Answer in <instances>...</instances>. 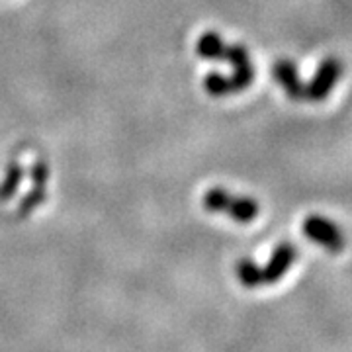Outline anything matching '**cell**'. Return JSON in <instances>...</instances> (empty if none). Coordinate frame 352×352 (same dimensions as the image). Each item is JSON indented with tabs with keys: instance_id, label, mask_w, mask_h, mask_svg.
I'll use <instances>...</instances> for the list:
<instances>
[{
	"instance_id": "2",
	"label": "cell",
	"mask_w": 352,
	"mask_h": 352,
	"mask_svg": "<svg viewBox=\"0 0 352 352\" xmlns=\"http://www.w3.org/2000/svg\"><path fill=\"white\" fill-rule=\"evenodd\" d=\"M204 206L210 212H226L241 223H249L258 215V204L252 198H233L223 188H212L204 196Z\"/></svg>"
},
{
	"instance_id": "1",
	"label": "cell",
	"mask_w": 352,
	"mask_h": 352,
	"mask_svg": "<svg viewBox=\"0 0 352 352\" xmlns=\"http://www.w3.org/2000/svg\"><path fill=\"white\" fill-rule=\"evenodd\" d=\"M217 59H223L233 65V76L223 75H208L206 76V90L214 96H226L231 92H241L249 87L254 78V69H252L249 53L243 45H226L219 53Z\"/></svg>"
},
{
	"instance_id": "5",
	"label": "cell",
	"mask_w": 352,
	"mask_h": 352,
	"mask_svg": "<svg viewBox=\"0 0 352 352\" xmlns=\"http://www.w3.org/2000/svg\"><path fill=\"white\" fill-rule=\"evenodd\" d=\"M294 258H296V249L288 245V243H282V245H278L276 251L272 254V258H270V263L266 264V268H258V274H261V284L266 282V284H272V282H276L280 278L284 276L286 272H288V268L294 263Z\"/></svg>"
},
{
	"instance_id": "9",
	"label": "cell",
	"mask_w": 352,
	"mask_h": 352,
	"mask_svg": "<svg viewBox=\"0 0 352 352\" xmlns=\"http://www.w3.org/2000/svg\"><path fill=\"white\" fill-rule=\"evenodd\" d=\"M239 278L243 280L245 286H256V284H261L258 268H256V264L249 263V261H243L239 264Z\"/></svg>"
},
{
	"instance_id": "3",
	"label": "cell",
	"mask_w": 352,
	"mask_h": 352,
	"mask_svg": "<svg viewBox=\"0 0 352 352\" xmlns=\"http://www.w3.org/2000/svg\"><path fill=\"white\" fill-rule=\"evenodd\" d=\"M342 75V65L337 57H327L323 59L317 73L311 78L309 85H305V98L311 102H321L327 98L333 92L335 85L339 82Z\"/></svg>"
},
{
	"instance_id": "8",
	"label": "cell",
	"mask_w": 352,
	"mask_h": 352,
	"mask_svg": "<svg viewBox=\"0 0 352 352\" xmlns=\"http://www.w3.org/2000/svg\"><path fill=\"white\" fill-rule=\"evenodd\" d=\"M20 178H22V168L18 166V163H12L10 164V168H8L6 182H4L2 188H0V198H2V200L10 198V194H12L14 190L18 188V184H20Z\"/></svg>"
},
{
	"instance_id": "4",
	"label": "cell",
	"mask_w": 352,
	"mask_h": 352,
	"mask_svg": "<svg viewBox=\"0 0 352 352\" xmlns=\"http://www.w3.org/2000/svg\"><path fill=\"white\" fill-rule=\"evenodd\" d=\"M303 233L331 252H339L344 247V235L340 233L337 223H333L327 217L309 215L303 223Z\"/></svg>"
},
{
	"instance_id": "7",
	"label": "cell",
	"mask_w": 352,
	"mask_h": 352,
	"mask_svg": "<svg viewBox=\"0 0 352 352\" xmlns=\"http://www.w3.org/2000/svg\"><path fill=\"white\" fill-rule=\"evenodd\" d=\"M226 47V43H223V39L221 36H217L214 32H208V34H204L200 39H198V55L204 57V59H217L219 57V53L223 51Z\"/></svg>"
},
{
	"instance_id": "6",
	"label": "cell",
	"mask_w": 352,
	"mask_h": 352,
	"mask_svg": "<svg viewBox=\"0 0 352 352\" xmlns=\"http://www.w3.org/2000/svg\"><path fill=\"white\" fill-rule=\"evenodd\" d=\"M274 78L278 80V85L286 90L292 100H303L305 98V85L300 80L298 75V67L294 65V61L289 59H280L274 65Z\"/></svg>"
}]
</instances>
